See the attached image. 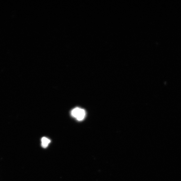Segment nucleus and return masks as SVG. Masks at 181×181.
I'll list each match as a JSON object with an SVG mask.
<instances>
[{
    "label": "nucleus",
    "mask_w": 181,
    "mask_h": 181,
    "mask_svg": "<svg viewBox=\"0 0 181 181\" xmlns=\"http://www.w3.org/2000/svg\"><path fill=\"white\" fill-rule=\"evenodd\" d=\"M71 116L79 121H82L86 116L85 110L79 107L73 109L71 112Z\"/></svg>",
    "instance_id": "obj_1"
},
{
    "label": "nucleus",
    "mask_w": 181,
    "mask_h": 181,
    "mask_svg": "<svg viewBox=\"0 0 181 181\" xmlns=\"http://www.w3.org/2000/svg\"><path fill=\"white\" fill-rule=\"evenodd\" d=\"M41 145L43 148H46L51 142V141L48 138L43 137L41 139Z\"/></svg>",
    "instance_id": "obj_2"
}]
</instances>
